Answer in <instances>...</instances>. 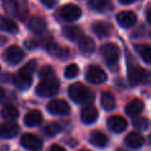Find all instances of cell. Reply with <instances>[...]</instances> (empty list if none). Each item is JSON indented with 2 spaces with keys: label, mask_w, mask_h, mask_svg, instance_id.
Wrapping results in <instances>:
<instances>
[{
  "label": "cell",
  "mask_w": 151,
  "mask_h": 151,
  "mask_svg": "<svg viewBox=\"0 0 151 151\" xmlns=\"http://www.w3.org/2000/svg\"><path fill=\"white\" fill-rule=\"evenodd\" d=\"M63 34L66 38L72 41L79 40L83 36V32L77 26H65L63 28Z\"/></svg>",
  "instance_id": "cell-21"
},
{
  "label": "cell",
  "mask_w": 151,
  "mask_h": 151,
  "mask_svg": "<svg viewBox=\"0 0 151 151\" xmlns=\"http://www.w3.org/2000/svg\"><path fill=\"white\" fill-rule=\"evenodd\" d=\"M50 151H66L65 148H63L62 146L58 145V144H54L50 148Z\"/></svg>",
  "instance_id": "cell-36"
},
{
  "label": "cell",
  "mask_w": 151,
  "mask_h": 151,
  "mask_svg": "<svg viewBox=\"0 0 151 151\" xmlns=\"http://www.w3.org/2000/svg\"><path fill=\"white\" fill-rule=\"evenodd\" d=\"M68 93H69V97L76 103H86L91 101L93 98L91 90H88L86 86L79 82L70 86Z\"/></svg>",
  "instance_id": "cell-5"
},
{
  "label": "cell",
  "mask_w": 151,
  "mask_h": 151,
  "mask_svg": "<svg viewBox=\"0 0 151 151\" xmlns=\"http://www.w3.org/2000/svg\"><path fill=\"white\" fill-rule=\"evenodd\" d=\"M47 110L52 114H59V115H66L70 112V106L65 100L56 99L50 101L46 106Z\"/></svg>",
  "instance_id": "cell-9"
},
{
  "label": "cell",
  "mask_w": 151,
  "mask_h": 151,
  "mask_svg": "<svg viewBox=\"0 0 151 151\" xmlns=\"http://www.w3.org/2000/svg\"><path fill=\"white\" fill-rule=\"evenodd\" d=\"M90 141L93 146L99 148H104L107 146L108 144V138L106 135H104L103 133L98 131H93L91 132V137H90Z\"/></svg>",
  "instance_id": "cell-24"
},
{
  "label": "cell",
  "mask_w": 151,
  "mask_h": 151,
  "mask_svg": "<svg viewBox=\"0 0 151 151\" xmlns=\"http://www.w3.org/2000/svg\"><path fill=\"white\" fill-rule=\"evenodd\" d=\"M101 104L102 107L105 110H108V111L112 110L114 109L116 104L115 98H114V96L110 91H104L101 96Z\"/></svg>",
  "instance_id": "cell-27"
},
{
  "label": "cell",
  "mask_w": 151,
  "mask_h": 151,
  "mask_svg": "<svg viewBox=\"0 0 151 151\" xmlns=\"http://www.w3.org/2000/svg\"><path fill=\"white\" fill-rule=\"evenodd\" d=\"M37 67V62L32 60L29 61L24 67L20 69L16 76L14 77V83L19 90H28L32 84V75Z\"/></svg>",
  "instance_id": "cell-1"
},
{
  "label": "cell",
  "mask_w": 151,
  "mask_h": 151,
  "mask_svg": "<svg viewBox=\"0 0 151 151\" xmlns=\"http://www.w3.org/2000/svg\"><path fill=\"white\" fill-rule=\"evenodd\" d=\"M86 78L88 82L93 84H101L107 80V75L105 71L99 66L91 65L86 69Z\"/></svg>",
  "instance_id": "cell-6"
},
{
  "label": "cell",
  "mask_w": 151,
  "mask_h": 151,
  "mask_svg": "<svg viewBox=\"0 0 151 151\" xmlns=\"http://www.w3.org/2000/svg\"><path fill=\"white\" fill-rule=\"evenodd\" d=\"M108 127L114 133H122L127 127V120L118 115H114L108 119Z\"/></svg>",
  "instance_id": "cell-16"
},
{
  "label": "cell",
  "mask_w": 151,
  "mask_h": 151,
  "mask_svg": "<svg viewBox=\"0 0 151 151\" xmlns=\"http://www.w3.org/2000/svg\"><path fill=\"white\" fill-rule=\"evenodd\" d=\"M101 54L105 59L108 67L112 71H116L118 66V58H119V48L115 43H106L102 45Z\"/></svg>",
  "instance_id": "cell-4"
},
{
  "label": "cell",
  "mask_w": 151,
  "mask_h": 151,
  "mask_svg": "<svg viewBox=\"0 0 151 151\" xmlns=\"http://www.w3.org/2000/svg\"><path fill=\"white\" fill-rule=\"evenodd\" d=\"M25 46H26L28 50H34V48H36L38 46V42L36 41V40L34 39H27L26 41H25Z\"/></svg>",
  "instance_id": "cell-34"
},
{
  "label": "cell",
  "mask_w": 151,
  "mask_h": 151,
  "mask_svg": "<svg viewBox=\"0 0 151 151\" xmlns=\"http://www.w3.org/2000/svg\"><path fill=\"white\" fill-rule=\"evenodd\" d=\"M0 30L14 34L19 31V28L18 25L12 19L7 18V17L0 16Z\"/></svg>",
  "instance_id": "cell-25"
},
{
  "label": "cell",
  "mask_w": 151,
  "mask_h": 151,
  "mask_svg": "<svg viewBox=\"0 0 151 151\" xmlns=\"http://www.w3.org/2000/svg\"><path fill=\"white\" fill-rule=\"evenodd\" d=\"M78 73H79L78 66L76 64H71V65L67 66V68L65 69V72H64V75L68 79H71V78L76 77L78 75Z\"/></svg>",
  "instance_id": "cell-30"
},
{
  "label": "cell",
  "mask_w": 151,
  "mask_h": 151,
  "mask_svg": "<svg viewBox=\"0 0 151 151\" xmlns=\"http://www.w3.org/2000/svg\"><path fill=\"white\" fill-rule=\"evenodd\" d=\"M98 116H99V113H98L97 108L93 105H91V104L84 106L81 110V113H80V118L86 124L93 123L98 119Z\"/></svg>",
  "instance_id": "cell-15"
},
{
  "label": "cell",
  "mask_w": 151,
  "mask_h": 151,
  "mask_svg": "<svg viewBox=\"0 0 151 151\" xmlns=\"http://www.w3.org/2000/svg\"><path fill=\"white\" fill-rule=\"evenodd\" d=\"M42 120V114L38 110H32V111L28 112L25 116V123L28 127H35L38 125Z\"/></svg>",
  "instance_id": "cell-26"
},
{
  "label": "cell",
  "mask_w": 151,
  "mask_h": 151,
  "mask_svg": "<svg viewBox=\"0 0 151 151\" xmlns=\"http://www.w3.org/2000/svg\"><path fill=\"white\" fill-rule=\"evenodd\" d=\"M45 50H47L48 54L61 59H66L70 56V52L68 48L62 47L59 44H57L56 42L50 41V40L45 41Z\"/></svg>",
  "instance_id": "cell-13"
},
{
  "label": "cell",
  "mask_w": 151,
  "mask_h": 151,
  "mask_svg": "<svg viewBox=\"0 0 151 151\" xmlns=\"http://www.w3.org/2000/svg\"><path fill=\"white\" fill-rule=\"evenodd\" d=\"M19 131H20V127L18 123L12 120L6 121L0 125V137L4 139H12L18 135Z\"/></svg>",
  "instance_id": "cell-12"
},
{
  "label": "cell",
  "mask_w": 151,
  "mask_h": 151,
  "mask_svg": "<svg viewBox=\"0 0 151 151\" xmlns=\"http://www.w3.org/2000/svg\"><path fill=\"white\" fill-rule=\"evenodd\" d=\"M29 28L36 34H42L46 30V22L40 17H33L29 22Z\"/></svg>",
  "instance_id": "cell-22"
},
{
  "label": "cell",
  "mask_w": 151,
  "mask_h": 151,
  "mask_svg": "<svg viewBox=\"0 0 151 151\" xmlns=\"http://www.w3.org/2000/svg\"><path fill=\"white\" fill-rule=\"evenodd\" d=\"M141 58L147 64H151V45L148 44H138L136 46Z\"/></svg>",
  "instance_id": "cell-29"
},
{
  "label": "cell",
  "mask_w": 151,
  "mask_h": 151,
  "mask_svg": "<svg viewBox=\"0 0 151 151\" xmlns=\"http://www.w3.org/2000/svg\"><path fill=\"white\" fill-rule=\"evenodd\" d=\"M8 4H9V8L7 10L12 12V14L21 21H24L28 14V5L26 0H9Z\"/></svg>",
  "instance_id": "cell-8"
},
{
  "label": "cell",
  "mask_w": 151,
  "mask_h": 151,
  "mask_svg": "<svg viewBox=\"0 0 151 151\" xmlns=\"http://www.w3.org/2000/svg\"><path fill=\"white\" fill-rule=\"evenodd\" d=\"M61 132V125L58 124L56 122H52V123H50V124L46 125L45 127V133L47 136H56L57 134H59Z\"/></svg>",
  "instance_id": "cell-32"
},
{
  "label": "cell",
  "mask_w": 151,
  "mask_h": 151,
  "mask_svg": "<svg viewBox=\"0 0 151 151\" xmlns=\"http://www.w3.org/2000/svg\"><path fill=\"white\" fill-rule=\"evenodd\" d=\"M124 142L129 148L132 149H139L142 147L144 143V139L139 133L137 132H131L129 135L125 137Z\"/></svg>",
  "instance_id": "cell-19"
},
{
  "label": "cell",
  "mask_w": 151,
  "mask_h": 151,
  "mask_svg": "<svg viewBox=\"0 0 151 151\" xmlns=\"http://www.w3.org/2000/svg\"><path fill=\"white\" fill-rule=\"evenodd\" d=\"M1 116L4 119H16L19 116V110L12 105H5L1 110Z\"/></svg>",
  "instance_id": "cell-28"
},
{
  "label": "cell",
  "mask_w": 151,
  "mask_h": 151,
  "mask_svg": "<svg viewBox=\"0 0 151 151\" xmlns=\"http://www.w3.org/2000/svg\"><path fill=\"white\" fill-rule=\"evenodd\" d=\"M133 124H134V127H137L138 129L145 131V129H147L148 127H149V121L145 117H139V118H136V119L133 121Z\"/></svg>",
  "instance_id": "cell-31"
},
{
  "label": "cell",
  "mask_w": 151,
  "mask_h": 151,
  "mask_svg": "<svg viewBox=\"0 0 151 151\" xmlns=\"http://www.w3.org/2000/svg\"><path fill=\"white\" fill-rule=\"evenodd\" d=\"M60 88V83L57 79L56 76H50L47 78H43L40 81V83L36 88V93L40 97H52L55 96L59 91Z\"/></svg>",
  "instance_id": "cell-3"
},
{
  "label": "cell",
  "mask_w": 151,
  "mask_h": 151,
  "mask_svg": "<svg viewBox=\"0 0 151 151\" xmlns=\"http://www.w3.org/2000/svg\"><path fill=\"white\" fill-rule=\"evenodd\" d=\"M40 1H41L42 3H43L44 5H45L46 7H48V8L54 7L55 4L57 3V0H40Z\"/></svg>",
  "instance_id": "cell-35"
},
{
  "label": "cell",
  "mask_w": 151,
  "mask_h": 151,
  "mask_svg": "<svg viewBox=\"0 0 151 151\" xmlns=\"http://www.w3.org/2000/svg\"><path fill=\"white\" fill-rule=\"evenodd\" d=\"M78 47H79L80 52L84 55H91L95 52L96 50V44L93 38L88 37V36H82L79 40H78Z\"/></svg>",
  "instance_id": "cell-20"
},
{
  "label": "cell",
  "mask_w": 151,
  "mask_h": 151,
  "mask_svg": "<svg viewBox=\"0 0 151 151\" xmlns=\"http://www.w3.org/2000/svg\"><path fill=\"white\" fill-rule=\"evenodd\" d=\"M5 99H6V93H5V91H4L2 88H0V103H2V102H3Z\"/></svg>",
  "instance_id": "cell-37"
},
{
  "label": "cell",
  "mask_w": 151,
  "mask_h": 151,
  "mask_svg": "<svg viewBox=\"0 0 151 151\" xmlns=\"http://www.w3.org/2000/svg\"><path fill=\"white\" fill-rule=\"evenodd\" d=\"M143 108H144V104L141 100L134 99L127 104V106H125V112L131 117H136V116H138L141 113Z\"/></svg>",
  "instance_id": "cell-17"
},
{
  "label": "cell",
  "mask_w": 151,
  "mask_h": 151,
  "mask_svg": "<svg viewBox=\"0 0 151 151\" xmlns=\"http://www.w3.org/2000/svg\"><path fill=\"white\" fill-rule=\"evenodd\" d=\"M88 6L97 12H106L112 8L110 0H90Z\"/></svg>",
  "instance_id": "cell-23"
},
{
  "label": "cell",
  "mask_w": 151,
  "mask_h": 151,
  "mask_svg": "<svg viewBox=\"0 0 151 151\" xmlns=\"http://www.w3.org/2000/svg\"><path fill=\"white\" fill-rule=\"evenodd\" d=\"M21 144L30 150H39L42 147V141L38 136L33 134H25L21 138Z\"/></svg>",
  "instance_id": "cell-11"
},
{
  "label": "cell",
  "mask_w": 151,
  "mask_h": 151,
  "mask_svg": "<svg viewBox=\"0 0 151 151\" xmlns=\"http://www.w3.org/2000/svg\"><path fill=\"white\" fill-rule=\"evenodd\" d=\"M4 59L7 63L12 64V65H16L24 59V52L19 46L12 45L4 52Z\"/></svg>",
  "instance_id": "cell-10"
},
{
  "label": "cell",
  "mask_w": 151,
  "mask_h": 151,
  "mask_svg": "<svg viewBox=\"0 0 151 151\" xmlns=\"http://www.w3.org/2000/svg\"><path fill=\"white\" fill-rule=\"evenodd\" d=\"M116 151H125V150H123V149H118V150H116Z\"/></svg>",
  "instance_id": "cell-40"
},
{
  "label": "cell",
  "mask_w": 151,
  "mask_h": 151,
  "mask_svg": "<svg viewBox=\"0 0 151 151\" xmlns=\"http://www.w3.org/2000/svg\"><path fill=\"white\" fill-rule=\"evenodd\" d=\"M147 20H148V22L151 24V8L149 9V12H147Z\"/></svg>",
  "instance_id": "cell-39"
},
{
  "label": "cell",
  "mask_w": 151,
  "mask_h": 151,
  "mask_svg": "<svg viewBox=\"0 0 151 151\" xmlns=\"http://www.w3.org/2000/svg\"><path fill=\"white\" fill-rule=\"evenodd\" d=\"M118 24L123 28H129L134 26L137 23V16L135 12L125 10V12H120L116 17Z\"/></svg>",
  "instance_id": "cell-14"
},
{
  "label": "cell",
  "mask_w": 151,
  "mask_h": 151,
  "mask_svg": "<svg viewBox=\"0 0 151 151\" xmlns=\"http://www.w3.org/2000/svg\"><path fill=\"white\" fill-rule=\"evenodd\" d=\"M80 151H88V150H80Z\"/></svg>",
  "instance_id": "cell-41"
},
{
  "label": "cell",
  "mask_w": 151,
  "mask_h": 151,
  "mask_svg": "<svg viewBox=\"0 0 151 151\" xmlns=\"http://www.w3.org/2000/svg\"><path fill=\"white\" fill-rule=\"evenodd\" d=\"M127 77H129V84L133 86L139 83H151V72L133 63L127 64Z\"/></svg>",
  "instance_id": "cell-2"
},
{
  "label": "cell",
  "mask_w": 151,
  "mask_h": 151,
  "mask_svg": "<svg viewBox=\"0 0 151 151\" xmlns=\"http://www.w3.org/2000/svg\"><path fill=\"white\" fill-rule=\"evenodd\" d=\"M54 75H55V71L50 66H44L39 71V77L41 78V79L50 77V76H54Z\"/></svg>",
  "instance_id": "cell-33"
},
{
  "label": "cell",
  "mask_w": 151,
  "mask_h": 151,
  "mask_svg": "<svg viewBox=\"0 0 151 151\" xmlns=\"http://www.w3.org/2000/svg\"><path fill=\"white\" fill-rule=\"evenodd\" d=\"M60 17L64 21L67 22H74L77 21L81 17V9L75 4H66L60 9Z\"/></svg>",
  "instance_id": "cell-7"
},
{
  "label": "cell",
  "mask_w": 151,
  "mask_h": 151,
  "mask_svg": "<svg viewBox=\"0 0 151 151\" xmlns=\"http://www.w3.org/2000/svg\"><path fill=\"white\" fill-rule=\"evenodd\" d=\"M118 1L122 4H131V3H133L135 0H118Z\"/></svg>",
  "instance_id": "cell-38"
},
{
  "label": "cell",
  "mask_w": 151,
  "mask_h": 151,
  "mask_svg": "<svg viewBox=\"0 0 151 151\" xmlns=\"http://www.w3.org/2000/svg\"><path fill=\"white\" fill-rule=\"evenodd\" d=\"M93 31L99 38H106L111 34L112 27L109 23L106 22H96L93 25Z\"/></svg>",
  "instance_id": "cell-18"
}]
</instances>
